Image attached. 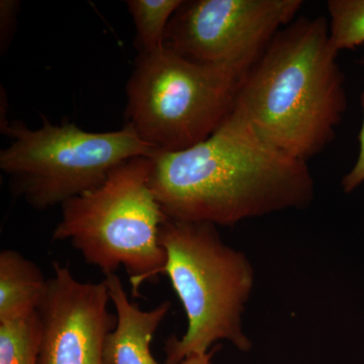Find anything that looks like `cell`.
Listing matches in <instances>:
<instances>
[{"label": "cell", "mask_w": 364, "mask_h": 364, "mask_svg": "<svg viewBox=\"0 0 364 364\" xmlns=\"http://www.w3.org/2000/svg\"><path fill=\"white\" fill-rule=\"evenodd\" d=\"M151 160V188L172 221L233 226L315 198L308 162L261 140L232 112L203 142Z\"/></svg>", "instance_id": "6da1fadb"}, {"label": "cell", "mask_w": 364, "mask_h": 364, "mask_svg": "<svg viewBox=\"0 0 364 364\" xmlns=\"http://www.w3.org/2000/svg\"><path fill=\"white\" fill-rule=\"evenodd\" d=\"M324 16H299L242 79L232 114L261 140L308 162L334 141L347 109L344 74Z\"/></svg>", "instance_id": "7a4b0ae2"}, {"label": "cell", "mask_w": 364, "mask_h": 364, "mask_svg": "<svg viewBox=\"0 0 364 364\" xmlns=\"http://www.w3.org/2000/svg\"><path fill=\"white\" fill-rule=\"evenodd\" d=\"M159 243L166 254L164 274L188 317L181 338L171 337L165 343L166 363L208 355L220 340L248 351L251 342L244 332L243 314L254 284L248 258L228 246L208 223L166 219Z\"/></svg>", "instance_id": "3957f363"}, {"label": "cell", "mask_w": 364, "mask_h": 364, "mask_svg": "<svg viewBox=\"0 0 364 364\" xmlns=\"http://www.w3.org/2000/svg\"><path fill=\"white\" fill-rule=\"evenodd\" d=\"M151 157L123 163L98 188L61 205L54 241H69L88 264L105 274L124 267L134 296L146 282L164 274L166 254L159 243L166 221L151 188Z\"/></svg>", "instance_id": "277c9868"}, {"label": "cell", "mask_w": 364, "mask_h": 364, "mask_svg": "<svg viewBox=\"0 0 364 364\" xmlns=\"http://www.w3.org/2000/svg\"><path fill=\"white\" fill-rule=\"evenodd\" d=\"M244 76L163 47L139 53L127 82L126 124L157 151L178 152L212 135L233 107Z\"/></svg>", "instance_id": "5b68a950"}, {"label": "cell", "mask_w": 364, "mask_h": 364, "mask_svg": "<svg viewBox=\"0 0 364 364\" xmlns=\"http://www.w3.org/2000/svg\"><path fill=\"white\" fill-rule=\"evenodd\" d=\"M1 133L11 143L0 151V169L11 179L14 193L36 210L62 205L102 186L123 163L152 157L157 151L127 124L95 133L43 117L40 128L16 119Z\"/></svg>", "instance_id": "8992f818"}, {"label": "cell", "mask_w": 364, "mask_h": 364, "mask_svg": "<svg viewBox=\"0 0 364 364\" xmlns=\"http://www.w3.org/2000/svg\"><path fill=\"white\" fill-rule=\"evenodd\" d=\"M301 0H188L172 16L164 46L198 63L245 76L277 33L298 18Z\"/></svg>", "instance_id": "52a82bcc"}, {"label": "cell", "mask_w": 364, "mask_h": 364, "mask_svg": "<svg viewBox=\"0 0 364 364\" xmlns=\"http://www.w3.org/2000/svg\"><path fill=\"white\" fill-rule=\"evenodd\" d=\"M44 299L38 309L40 350L38 364H107L105 346L116 328L117 315L105 280L79 282L70 268L53 262Z\"/></svg>", "instance_id": "ba28073f"}, {"label": "cell", "mask_w": 364, "mask_h": 364, "mask_svg": "<svg viewBox=\"0 0 364 364\" xmlns=\"http://www.w3.org/2000/svg\"><path fill=\"white\" fill-rule=\"evenodd\" d=\"M105 282L111 303L116 309V328L107 336L105 346L107 364H160L153 356V337L169 313L171 303L163 301L152 310L143 311L132 303L117 273H107ZM210 356H193L181 364H210Z\"/></svg>", "instance_id": "9c48e42d"}, {"label": "cell", "mask_w": 364, "mask_h": 364, "mask_svg": "<svg viewBox=\"0 0 364 364\" xmlns=\"http://www.w3.org/2000/svg\"><path fill=\"white\" fill-rule=\"evenodd\" d=\"M49 279L40 267L13 249L0 252V324L37 312Z\"/></svg>", "instance_id": "30bf717a"}, {"label": "cell", "mask_w": 364, "mask_h": 364, "mask_svg": "<svg viewBox=\"0 0 364 364\" xmlns=\"http://www.w3.org/2000/svg\"><path fill=\"white\" fill-rule=\"evenodd\" d=\"M183 0H128L126 2L136 31L140 53L164 47L165 35L172 16Z\"/></svg>", "instance_id": "8fae6325"}, {"label": "cell", "mask_w": 364, "mask_h": 364, "mask_svg": "<svg viewBox=\"0 0 364 364\" xmlns=\"http://www.w3.org/2000/svg\"><path fill=\"white\" fill-rule=\"evenodd\" d=\"M40 338L38 311L21 320L0 324V364H38Z\"/></svg>", "instance_id": "7c38bea8"}, {"label": "cell", "mask_w": 364, "mask_h": 364, "mask_svg": "<svg viewBox=\"0 0 364 364\" xmlns=\"http://www.w3.org/2000/svg\"><path fill=\"white\" fill-rule=\"evenodd\" d=\"M330 42L337 53L364 44V0H330Z\"/></svg>", "instance_id": "4fadbf2b"}, {"label": "cell", "mask_w": 364, "mask_h": 364, "mask_svg": "<svg viewBox=\"0 0 364 364\" xmlns=\"http://www.w3.org/2000/svg\"><path fill=\"white\" fill-rule=\"evenodd\" d=\"M364 64V58L361 60ZM360 104L363 107V119L358 135L359 151L358 159L348 173L342 178L341 186L344 193H350L364 184V91L360 95Z\"/></svg>", "instance_id": "5bb4252c"}, {"label": "cell", "mask_w": 364, "mask_h": 364, "mask_svg": "<svg viewBox=\"0 0 364 364\" xmlns=\"http://www.w3.org/2000/svg\"><path fill=\"white\" fill-rule=\"evenodd\" d=\"M20 2L14 0L0 1V48L1 53L6 52L13 39L16 26V16Z\"/></svg>", "instance_id": "9a60e30c"}, {"label": "cell", "mask_w": 364, "mask_h": 364, "mask_svg": "<svg viewBox=\"0 0 364 364\" xmlns=\"http://www.w3.org/2000/svg\"><path fill=\"white\" fill-rule=\"evenodd\" d=\"M210 364H213V363H210Z\"/></svg>", "instance_id": "2e32d148"}]
</instances>
